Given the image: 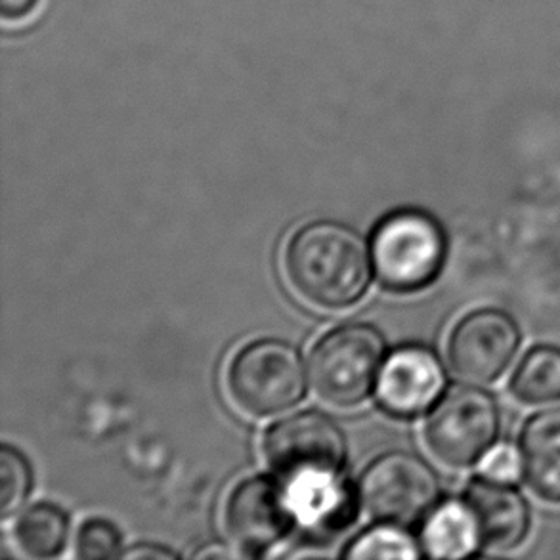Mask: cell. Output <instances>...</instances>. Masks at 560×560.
Segmentation results:
<instances>
[{"instance_id":"20","label":"cell","mask_w":560,"mask_h":560,"mask_svg":"<svg viewBox=\"0 0 560 560\" xmlns=\"http://www.w3.org/2000/svg\"><path fill=\"white\" fill-rule=\"evenodd\" d=\"M482 475L501 482H515L523 475L521 455L511 446L493 447L482 459Z\"/></svg>"},{"instance_id":"14","label":"cell","mask_w":560,"mask_h":560,"mask_svg":"<svg viewBox=\"0 0 560 560\" xmlns=\"http://www.w3.org/2000/svg\"><path fill=\"white\" fill-rule=\"evenodd\" d=\"M423 553L434 559H463L477 553L480 544L477 523L465 501H446L424 521Z\"/></svg>"},{"instance_id":"4","label":"cell","mask_w":560,"mask_h":560,"mask_svg":"<svg viewBox=\"0 0 560 560\" xmlns=\"http://www.w3.org/2000/svg\"><path fill=\"white\" fill-rule=\"evenodd\" d=\"M385 358V339L365 324H347L329 331L311 354V381L322 400L352 408L377 385Z\"/></svg>"},{"instance_id":"11","label":"cell","mask_w":560,"mask_h":560,"mask_svg":"<svg viewBox=\"0 0 560 560\" xmlns=\"http://www.w3.org/2000/svg\"><path fill=\"white\" fill-rule=\"evenodd\" d=\"M463 501L477 523L482 547L515 551L530 536V503L513 482L480 475L467 485Z\"/></svg>"},{"instance_id":"10","label":"cell","mask_w":560,"mask_h":560,"mask_svg":"<svg viewBox=\"0 0 560 560\" xmlns=\"http://www.w3.org/2000/svg\"><path fill=\"white\" fill-rule=\"evenodd\" d=\"M446 386L440 358L424 347H404L386 360L377 381V398L390 416L411 419L432 408Z\"/></svg>"},{"instance_id":"3","label":"cell","mask_w":560,"mask_h":560,"mask_svg":"<svg viewBox=\"0 0 560 560\" xmlns=\"http://www.w3.org/2000/svg\"><path fill=\"white\" fill-rule=\"evenodd\" d=\"M446 253V234L439 220L416 209L388 214L373 234L375 272L396 293L429 288L442 272Z\"/></svg>"},{"instance_id":"5","label":"cell","mask_w":560,"mask_h":560,"mask_svg":"<svg viewBox=\"0 0 560 560\" xmlns=\"http://www.w3.org/2000/svg\"><path fill=\"white\" fill-rule=\"evenodd\" d=\"M360 500L381 523L416 526L442 503L439 472L421 455L388 452L365 469Z\"/></svg>"},{"instance_id":"16","label":"cell","mask_w":560,"mask_h":560,"mask_svg":"<svg viewBox=\"0 0 560 560\" xmlns=\"http://www.w3.org/2000/svg\"><path fill=\"white\" fill-rule=\"evenodd\" d=\"M69 536L68 516L50 503H38L20 515L14 538L23 553L46 559L60 553Z\"/></svg>"},{"instance_id":"6","label":"cell","mask_w":560,"mask_h":560,"mask_svg":"<svg viewBox=\"0 0 560 560\" xmlns=\"http://www.w3.org/2000/svg\"><path fill=\"white\" fill-rule=\"evenodd\" d=\"M228 386L245 413L278 416L303 400L306 390L303 360L288 342L276 339L250 342L232 360Z\"/></svg>"},{"instance_id":"22","label":"cell","mask_w":560,"mask_h":560,"mask_svg":"<svg viewBox=\"0 0 560 560\" xmlns=\"http://www.w3.org/2000/svg\"><path fill=\"white\" fill-rule=\"evenodd\" d=\"M127 559H175L176 555L163 547L142 546L122 553Z\"/></svg>"},{"instance_id":"7","label":"cell","mask_w":560,"mask_h":560,"mask_svg":"<svg viewBox=\"0 0 560 560\" xmlns=\"http://www.w3.org/2000/svg\"><path fill=\"white\" fill-rule=\"evenodd\" d=\"M266 462L291 485L339 477L347 444L341 429L324 413L304 411L273 424L265 439Z\"/></svg>"},{"instance_id":"9","label":"cell","mask_w":560,"mask_h":560,"mask_svg":"<svg viewBox=\"0 0 560 560\" xmlns=\"http://www.w3.org/2000/svg\"><path fill=\"white\" fill-rule=\"evenodd\" d=\"M295 518L291 492L270 478L245 480L228 500L226 530L243 553L272 549L288 536Z\"/></svg>"},{"instance_id":"1","label":"cell","mask_w":560,"mask_h":560,"mask_svg":"<svg viewBox=\"0 0 560 560\" xmlns=\"http://www.w3.org/2000/svg\"><path fill=\"white\" fill-rule=\"evenodd\" d=\"M372 255L357 230L319 220L301 228L285 249L291 288L306 303L341 311L358 303L372 281Z\"/></svg>"},{"instance_id":"17","label":"cell","mask_w":560,"mask_h":560,"mask_svg":"<svg viewBox=\"0 0 560 560\" xmlns=\"http://www.w3.org/2000/svg\"><path fill=\"white\" fill-rule=\"evenodd\" d=\"M421 555L416 539L393 524L365 532L345 551L347 559H419Z\"/></svg>"},{"instance_id":"12","label":"cell","mask_w":560,"mask_h":560,"mask_svg":"<svg viewBox=\"0 0 560 560\" xmlns=\"http://www.w3.org/2000/svg\"><path fill=\"white\" fill-rule=\"evenodd\" d=\"M523 478L539 500L560 505V406L526 419L518 436Z\"/></svg>"},{"instance_id":"13","label":"cell","mask_w":560,"mask_h":560,"mask_svg":"<svg viewBox=\"0 0 560 560\" xmlns=\"http://www.w3.org/2000/svg\"><path fill=\"white\" fill-rule=\"evenodd\" d=\"M291 492L295 516L312 532H341L352 521L354 508L339 477L295 482Z\"/></svg>"},{"instance_id":"19","label":"cell","mask_w":560,"mask_h":560,"mask_svg":"<svg viewBox=\"0 0 560 560\" xmlns=\"http://www.w3.org/2000/svg\"><path fill=\"white\" fill-rule=\"evenodd\" d=\"M79 559H109L121 555V534L114 524L92 518L84 523L77 536Z\"/></svg>"},{"instance_id":"15","label":"cell","mask_w":560,"mask_h":560,"mask_svg":"<svg viewBox=\"0 0 560 560\" xmlns=\"http://www.w3.org/2000/svg\"><path fill=\"white\" fill-rule=\"evenodd\" d=\"M509 393L534 408L560 401V347L534 345L526 350L509 378Z\"/></svg>"},{"instance_id":"2","label":"cell","mask_w":560,"mask_h":560,"mask_svg":"<svg viewBox=\"0 0 560 560\" xmlns=\"http://www.w3.org/2000/svg\"><path fill=\"white\" fill-rule=\"evenodd\" d=\"M423 432L434 459L450 469H470L482 463L500 440V404L485 388L463 381L440 396Z\"/></svg>"},{"instance_id":"8","label":"cell","mask_w":560,"mask_h":560,"mask_svg":"<svg viewBox=\"0 0 560 560\" xmlns=\"http://www.w3.org/2000/svg\"><path fill=\"white\" fill-rule=\"evenodd\" d=\"M523 345V329L509 312L477 308L465 314L447 337V364L472 385L498 383Z\"/></svg>"},{"instance_id":"21","label":"cell","mask_w":560,"mask_h":560,"mask_svg":"<svg viewBox=\"0 0 560 560\" xmlns=\"http://www.w3.org/2000/svg\"><path fill=\"white\" fill-rule=\"evenodd\" d=\"M40 0H0V18L7 23L27 20L37 12Z\"/></svg>"},{"instance_id":"18","label":"cell","mask_w":560,"mask_h":560,"mask_svg":"<svg viewBox=\"0 0 560 560\" xmlns=\"http://www.w3.org/2000/svg\"><path fill=\"white\" fill-rule=\"evenodd\" d=\"M0 515L10 518L27 500L31 488L30 465L14 447L0 450Z\"/></svg>"}]
</instances>
